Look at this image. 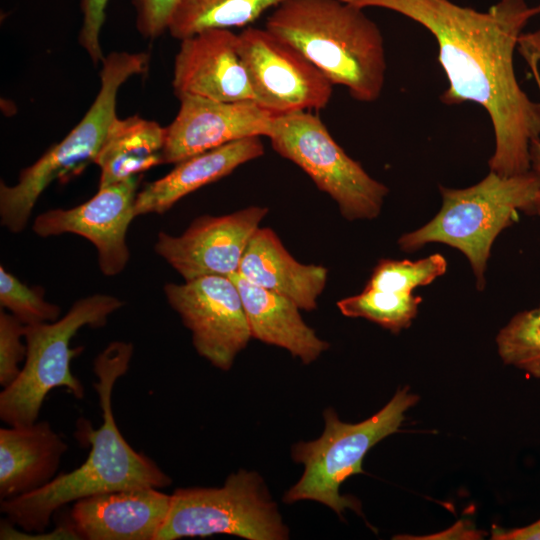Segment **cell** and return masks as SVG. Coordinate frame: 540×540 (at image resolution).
<instances>
[{
	"label": "cell",
	"instance_id": "obj_4",
	"mask_svg": "<svg viewBox=\"0 0 540 540\" xmlns=\"http://www.w3.org/2000/svg\"><path fill=\"white\" fill-rule=\"evenodd\" d=\"M539 186L540 178L532 170L512 176L489 171L466 188L439 185V212L422 227L400 236L398 246L412 252L428 243H443L459 250L468 259L476 287L482 291L495 239L517 220L518 212L531 214Z\"/></svg>",
	"mask_w": 540,
	"mask_h": 540
},
{
	"label": "cell",
	"instance_id": "obj_16",
	"mask_svg": "<svg viewBox=\"0 0 540 540\" xmlns=\"http://www.w3.org/2000/svg\"><path fill=\"white\" fill-rule=\"evenodd\" d=\"M170 506L157 488L124 489L77 500L69 520L81 540H156Z\"/></svg>",
	"mask_w": 540,
	"mask_h": 540
},
{
	"label": "cell",
	"instance_id": "obj_1",
	"mask_svg": "<svg viewBox=\"0 0 540 540\" xmlns=\"http://www.w3.org/2000/svg\"><path fill=\"white\" fill-rule=\"evenodd\" d=\"M342 1L361 9H389L427 29L436 40L438 62L448 81L441 101L474 102L490 118L495 145L489 171L502 176L530 171V145L540 139V102L521 88L514 54L540 5L499 0L481 12L452 0Z\"/></svg>",
	"mask_w": 540,
	"mask_h": 540
},
{
	"label": "cell",
	"instance_id": "obj_19",
	"mask_svg": "<svg viewBox=\"0 0 540 540\" xmlns=\"http://www.w3.org/2000/svg\"><path fill=\"white\" fill-rule=\"evenodd\" d=\"M68 445L47 421L0 429V499L14 498L49 483Z\"/></svg>",
	"mask_w": 540,
	"mask_h": 540
},
{
	"label": "cell",
	"instance_id": "obj_31",
	"mask_svg": "<svg viewBox=\"0 0 540 540\" xmlns=\"http://www.w3.org/2000/svg\"><path fill=\"white\" fill-rule=\"evenodd\" d=\"M526 62L530 70L532 71L540 93V72L538 69L539 64L533 59H527ZM530 167V170L536 173L540 178V139L533 141L530 145ZM531 214L540 217V186L533 201Z\"/></svg>",
	"mask_w": 540,
	"mask_h": 540
},
{
	"label": "cell",
	"instance_id": "obj_22",
	"mask_svg": "<svg viewBox=\"0 0 540 540\" xmlns=\"http://www.w3.org/2000/svg\"><path fill=\"white\" fill-rule=\"evenodd\" d=\"M287 0H179L168 31L183 40L207 29L246 27Z\"/></svg>",
	"mask_w": 540,
	"mask_h": 540
},
{
	"label": "cell",
	"instance_id": "obj_18",
	"mask_svg": "<svg viewBox=\"0 0 540 540\" xmlns=\"http://www.w3.org/2000/svg\"><path fill=\"white\" fill-rule=\"evenodd\" d=\"M260 138L236 140L177 163L164 177L146 184L137 192L135 216L163 214L186 195L263 156L265 150Z\"/></svg>",
	"mask_w": 540,
	"mask_h": 540
},
{
	"label": "cell",
	"instance_id": "obj_9",
	"mask_svg": "<svg viewBox=\"0 0 540 540\" xmlns=\"http://www.w3.org/2000/svg\"><path fill=\"white\" fill-rule=\"evenodd\" d=\"M267 138L276 153L300 167L337 203L346 220L379 216L389 188L344 151L318 115L301 111L276 116Z\"/></svg>",
	"mask_w": 540,
	"mask_h": 540
},
{
	"label": "cell",
	"instance_id": "obj_33",
	"mask_svg": "<svg viewBox=\"0 0 540 540\" xmlns=\"http://www.w3.org/2000/svg\"><path fill=\"white\" fill-rule=\"evenodd\" d=\"M517 50L524 59L530 58L540 64V31L522 33Z\"/></svg>",
	"mask_w": 540,
	"mask_h": 540
},
{
	"label": "cell",
	"instance_id": "obj_20",
	"mask_svg": "<svg viewBox=\"0 0 540 540\" xmlns=\"http://www.w3.org/2000/svg\"><path fill=\"white\" fill-rule=\"evenodd\" d=\"M237 286L251 337L286 349L304 364H310L328 349L302 319L300 308L288 298L256 286L240 274L229 276Z\"/></svg>",
	"mask_w": 540,
	"mask_h": 540
},
{
	"label": "cell",
	"instance_id": "obj_5",
	"mask_svg": "<svg viewBox=\"0 0 540 540\" xmlns=\"http://www.w3.org/2000/svg\"><path fill=\"white\" fill-rule=\"evenodd\" d=\"M144 52H111L102 61L99 92L81 121L34 164L24 168L13 186L0 184L1 224L13 233L27 225L43 191L93 162L116 116L118 90L131 76L148 68Z\"/></svg>",
	"mask_w": 540,
	"mask_h": 540
},
{
	"label": "cell",
	"instance_id": "obj_29",
	"mask_svg": "<svg viewBox=\"0 0 540 540\" xmlns=\"http://www.w3.org/2000/svg\"><path fill=\"white\" fill-rule=\"evenodd\" d=\"M109 0H81L83 14L79 43L94 64L103 61L100 33L105 21V9Z\"/></svg>",
	"mask_w": 540,
	"mask_h": 540
},
{
	"label": "cell",
	"instance_id": "obj_34",
	"mask_svg": "<svg viewBox=\"0 0 540 540\" xmlns=\"http://www.w3.org/2000/svg\"><path fill=\"white\" fill-rule=\"evenodd\" d=\"M540 5V4H539Z\"/></svg>",
	"mask_w": 540,
	"mask_h": 540
},
{
	"label": "cell",
	"instance_id": "obj_13",
	"mask_svg": "<svg viewBox=\"0 0 540 540\" xmlns=\"http://www.w3.org/2000/svg\"><path fill=\"white\" fill-rule=\"evenodd\" d=\"M138 176L99 188L86 202L70 209H53L38 215L32 229L40 237L73 233L89 240L98 253L106 276L121 273L130 257L126 234L135 216Z\"/></svg>",
	"mask_w": 540,
	"mask_h": 540
},
{
	"label": "cell",
	"instance_id": "obj_14",
	"mask_svg": "<svg viewBox=\"0 0 540 540\" xmlns=\"http://www.w3.org/2000/svg\"><path fill=\"white\" fill-rule=\"evenodd\" d=\"M177 97L180 107L166 127L163 164H177L236 140L270 134L274 116L254 100L224 102L193 94Z\"/></svg>",
	"mask_w": 540,
	"mask_h": 540
},
{
	"label": "cell",
	"instance_id": "obj_26",
	"mask_svg": "<svg viewBox=\"0 0 540 540\" xmlns=\"http://www.w3.org/2000/svg\"><path fill=\"white\" fill-rule=\"evenodd\" d=\"M0 305L23 324L53 322L59 319L61 309L44 299L41 286H28L16 276L0 267Z\"/></svg>",
	"mask_w": 540,
	"mask_h": 540
},
{
	"label": "cell",
	"instance_id": "obj_17",
	"mask_svg": "<svg viewBox=\"0 0 540 540\" xmlns=\"http://www.w3.org/2000/svg\"><path fill=\"white\" fill-rule=\"evenodd\" d=\"M237 273L256 286L288 298L304 311L317 308L328 277L324 266L297 261L267 227H259L251 237Z\"/></svg>",
	"mask_w": 540,
	"mask_h": 540
},
{
	"label": "cell",
	"instance_id": "obj_27",
	"mask_svg": "<svg viewBox=\"0 0 540 540\" xmlns=\"http://www.w3.org/2000/svg\"><path fill=\"white\" fill-rule=\"evenodd\" d=\"M25 324L11 313L0 311V385L9 386L21 372L19 363L25 360L27 347L22 338Z\"/></svg>",
	"mask_w": 540,
	"mask_h": 540
},
{
	"label": "cell",
	"instance_id": "obj_32",
	"mask_svg": "<svg viewBox=\"0 0 540 540\" xmlns=\"http://www.w3.org/2000/svg\"><path fill=\"white\" fill-rule=\"evenodd\" d=\"M491 539L494 540H540V519L521 528L505 529L492 527Z\"/></svg>",
	"mask_w": 540,
	"mask_h": 540
},
{
	"label": "cell",
	"instance_id": "obj_25",
	"mask_svg": "<svg viewBox=\"0 0 540 540\" xmlns=\"http://www.w3.org/2000/svg\"><path fill=\"white\" fill-rule=\"evenodd\" d=\"M446 271L447 261L439 253L414 261L382 259L373 268L364 288L413 294L416 288L431 284Z\"/></svg>",
	"mask_w": 540,
	"mask_h": 540
},
{
	"label": "cell",
	"instance_id": "obj_8",
	"mask_svg": "<svg viewBox=\"0 0 540 540\" xmlns=\"http://www.w3.org/2000/svg\"><path fill=\"white\" fill-rule=\"evenodd\" d=\"M215 534L249 540L288 538V528L258 473L239 470L222 487L176 489L156 540Z\"/></svg>",
	"mask_w": 540,
	"mask_h": 540
},
{
	"label": "cell",
	"instance_id": "obj_15",
	"mask_svg": "<svg viewBox=\"0 0 540 540\" xmlns=\"http://www.w3.org/2000/svg\"><path fill=\"white\" fill-rule=\"evenodd\" d=\"M237 43L238 34L230 29H207L181 40L173 70L175 95L224 102L254 100Z\"/></svg>",
	"mask_w": 540,
	"mask_h": 540
},
{
	"label": "cell",
	"instance_id": "obj_10",
	"mask_svg": "<svg viewBox=\"0 0 540 540\" xmlns=\"http://www.w3.org/2000/svg\"><path fill=\"white\" fill-rule=\"evenodd\" d=\"M237 47L254 101L274 117L328 105L334 85L288 42L266 28L247 27Z\"/></svg>",
	"mask_w": 540,
	"mask_h": 540
},
{
	"label": "cell",
	"instance_id": "obj_24",
	"mask_svg": "<svg viewBox=\"0 0 540 540\" xmlns=\"http://www.w3.org/2000/svg\"><path fill=\"white\" fill-rule=\"evenodd\" d=\"M496 345L504 364L540 378V304L514 315L498 332Z\"/></svg>",
	"mask_w": 540,
	"mask_h": 540
},
{
	"label": "cell",
	"instance_id": "obj_23",
	"mask_svg": "<svg viewBox=\"0 0 540 540\" xmlns=\"http://www.w3.org/2000/svg\"><path fill=\"white\" fill-rule=\"evenodd\" d=\"M420 296L364 288L359 294L337 302L340 312L351 318H364L398 334L408 328L418 313Z\"/></svg>",
	"mask_w": 540,
	"mask_h": 540
},
{
	"label": "cell",
	"instance_id": "obj_28",
	"mask_svg": "<svg viewBox=\"0 0 540 540\" xmlns=\"http://www.w3.org/2000/svg\"><path fill=\"white\" fill-rule=\"evenodd\" d=\"M179 0H132L136 27L142 37L155 39L165 30Z\"/></svg>",
	"mask_w": 540,
	"mask_h": 540
},
{
	"label": "cell",
	"instance_id": "obj_3",
	"mask_svg": "<svg viewBox=\"0 0 540 540\" xmlns=\"http://www.w3.org/2000/svg\"><path fill=\"white\" fill-rule=\"evenodd\" d=\"M265 28L356 101L380 97L387 69L384 39L363 9L342 0H287L274 9Z\"/></svg>",
	"mask_w": 540,
	"mask_h": 540
},
{
	"label": "cell",
	"instance_id": "obj_6",
	"mask_svg": "<svg viewBox=\"0 0 540 540\" xmlns=\"http://www.w3.org/2000/svg\"><path fill=\"white\" fill-rule=\"evenodd\" d=\"M418 400L406 386L376 414L354 424L341 421L334 409H326L322 435L292 447V459L304 465V473L285 493L283 501L291 504L313 500L330 507L339 516L346 508L361 514L360 502L352 496H342L340 486L348 477L364 472L362 461L367 452L399 430L405 412Z\"/></svg>",
	"mask_w": 540,
	"mask_h": 540
},
{
	"label": "cell",
	"instance_id": "obj_2",
	"mask_svg": "<svg viewBox=\"0 0 540 540\" xmlns=\"http://www.w3.org/2000/svg\"><path fill=\"white\" fill-rule=\"evenodd\" d=\"M132 355L131 343L115 341L94 359V388L102 424L94 429L82 420L75 433L79 441L90 445L88 456L79 467L55 476L41 488L1 500L0 511L6 521L25 532H42L58 509L82 498L124 489H161L171 484V478L152 459L129 445L114 419L112 391L127 372Z\"/></svg>",
	"mask_w": 540,
	"mask_h": 540
},
{
	"label": "cell",
	"instance_id": "obj_30",
	"mask_svg": "<svg viewBox=\"0 0 540 540\" xmlns=\"http://www.w3.org/2000/svg\"><path fill=\"white\" fill-rule=\"evenodd\" d=\"M0 539L1 540H23V539H32V540H55V539H68V540H81L80 536L76 532L75 528L73 527L72 523L70 522L69 518L66 522L61 523L58 527H56L53 531L50 532H35L29 533L25 532L23 530H20V528L12 525L8 521L4 519V521L1 522L0 527Z\"/></svg>",
	"mask_w": 540,
	"mask_h": 540
},
{
	"label": "cell",
	"instance_id": "obj_12",
	"mask_svg": "<svg viewBox=\"0 0 540 540\" xmlns=\"http://www.w3.org/2000/svg\"><path fill=\"white\" fill-rule=\"evenodd\" d=\"M269 209L249 206L221 216L203 215L180 235L160 232L155 252L184 281L237 273L246 247Z\"/></svg>",
	"mask_w": 540,
	"mask_h": 540
},
{
	"label": "cell",
	"instance_id": "obj_7",
	"mask_svg": "<svg viewBox=\"0 0 540 540\" xmlns=\"http://www.w3.org/2000/svg\"><path fill=\"white\" fill-rule=\"evenodd\" d=\"M122 306L123 301L112 295L94 294L74 302L53 322L25 325L26 358L18 377L0 393L1 420L9 426L35 423L54 388L82 399L84 387L71 371V361L81 349L71 348V340L85 326L103 327Z\"/></svg>",
	"mask_w": 540,
	"mask_h": 540
},
{
	"label": "cell",
	"instance_id": "obj_11",
	"mask_svg": "<svg viewBox=\"0 0 540 540\" xmlns=\"http://www.w3.org/2000/svg\"><path fill=\"white\" fill-rule=\"evenodd\" d=\"M170 306L192 333L197 353L218 369L229 370L251 337L240 292L226 276H204L168 283Z\"/></svg>",
	"mask_w": 540,
	"mask_h": 540
},
{
	"label": "cell",
	"instance_id": "obj_21",
	"mask_svg": "<svg viewBox=\"0 0 540 540\" xmlns=\"http://www.w3.org/2000/svg\"><path fill=\"white\" fill-rule=\"evenodd\" d=\"M166 127L134 115L116 117L94 160L100 169L99 188L120 183L163 164Z\"/></svg>",
	"mask_w": 540,
	"mask_h": 540
}]
</instances>
